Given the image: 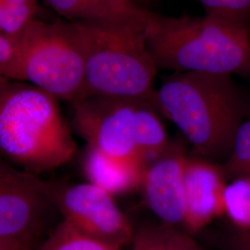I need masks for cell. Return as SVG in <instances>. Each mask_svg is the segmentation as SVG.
Returning <instances> with one entry per match:
<instances>
[{
	"mask_svg": "<svg viewBox=\"0 0 250 250\" xmlns=\"http://www.w3.org/2000/svg\"><path fill=\"white\" fill-rule=\"evenodd\" d=\"M9 3L18 4V5H33L37 4V0H6Z\"/></svg>",
	"mask_w": 250,
	"mask_h": 250,
	"instance_id": "23",
	"label": "cell"
},
{
	"mask_svg": "<svg viewBox=\"0 0 250 250\" xmlns=\"http://www.w3.org/2000/svg\"><path fill=\"white\" fill-rule=\"evenodd\" d=\"M83 166L88 183L113 197L141 186L144 167L138 161L113 158L87 146Z\"/></svg>",
	"mask_w": 250,
	"mask_h": 250,
	"instance_id": "11",
	"label": "cell"
},
{
	"mask_svg": "<svg viewBox=\"0 0 250 250\" xmlns=\"http://www.w3.org/2000/svg\"><path fill=\"white\" fill-rule=\"evenodd\" d=\"M147 45L158 70L250 76V32L206 14L155 13Z\"/></svg>",
	"mask_w": 250,
	"mask_h": 250,
	"instance_id": "4",
	"label": "cell"
},
{
	"mask_svg": "<svg viewBox=\"0 0 250 250\" xmlns=\"http://www.w3.org/2000/svg\"><path fill=\"white\" fill-rule=\"evenodd\" d=\"M38 4L18 5L0 0V34L18 35L35 19Z\"/></svg>",
	"mask_w": 250,
	"mask_h": 250,
	"instance_id": "20",
	"label": "cell"
},
{
	"mask_svg": "<svg viewBox=\"0 0 250 250\" xmlns=\"http://www.w3.org/2000/svg\"><path fill=\"white\" fill-rule=\"evenodd\" d=\"M76 149L59 99L31 83L0 78V151L7 162L38 175L71 161Z\"/></svg>",
	"mask_w": 250,
	"mask_h": 250,
	"instance_id": "3",
	"label": "cell"
},
{
	"mask_svg": "<svg viewBox=\"0 0 250 250\" xmlns=\"http://www.w3.org/2000/svg\"><path fill=\"white\" fill-rule=\"evenodd\" d=\"M131 246L132 250H204L189 232L163 223L141 225Z\"/></svg>",
	"mask_w": 250,
	"mask_h": 250,
	"instance_id": "14",
	"label": "cell"
},
{
	"mask_svg": "<svg viewBox=\"0 0 250 250\" xmlns=\"http://www.w3.org/2000/svg\"><path fill=\"white\" fill-rule=\"evenodd\" d=\"M63 20L71 22L128 20L149 25L155 12L139 9L132 0H45Z\"/></svg>",
	"mask_w": 250,
	"mask_h": 250,
	"instance_id": "12",
	"label": "cell"
},
{
	"mask_svg": "<svg viewBox=\"0 0 250 250\" xmlns=\"http://www.w3.org/2000/svg\"><path fill=\"white\" fill-rule=\"evenodd\" d=\"M72 23L84 58L83 99L131 100L147 104L160 113L154 86L158 68L147 45L150 24L128 20Z\"/></svg>",
	"mask_w": 250,
	"mask_h": 250,
	"instance_id": "2",
	"label": "cell"
},
{
	"mask_svg": "<svg viewBox=\"0 0 250 250\" xmlns=\"http://www.w3.org/2000/svg\"><path fill=\"white\" fill-rule=\"evenodd\" d=\"M225 250H250V228H235L227 239Z\"/></svg>",
	"mask_w": 250,
	"mask_h": 250,
	"instance_id": "21",
	"label": "cell"
},
{
	"mask_svg": "<svg viewBox=\"0 0 250 250\" xmlns=\"http://www.w3.org/2000/svg\"><path fill=\"white\" fill-rule=\"evenodd\" d=\"M23 83L74 103L83 98L84 58L75 25L35 19L22 33Z\"/></svg>",
	"mask_w": 250,
	"mask_h": 250,
	"instance_id": "5",
	"label": "cell"
},
{
	"mask_svg": "<svg viewBox=\"0 0 250 250\" xmlns=\"http://www.w3.org/2000/svg\"><path fill=\"white\" fill-rule=\"evenodd\" d=\"M225 216L235 228H250V177L232 179L227 184Z\"/></svg>",
	"mask_w": 250,
	"mask_h": 250,
	"instance_id": "16",
	"label": "cell"
},
{
	"mask_svg": "<svg viewBox=\"0 0 250 250\" xmlns=\"http://www.w3.org/2000/svg\"><path fill=\"white\" fill-rule=\"evenodd\" d=\"M227 176L219 163L188 155L185 168L184 229L196 232L225 215Z\"/></svg>",
	"mask_w": 250,
	"mask_h": 250,
	"instance_id": "10",
	"label": "cell"
},
{
	"mask_svg": "<svg viewBox=\"0 0 250 250\" xmlns=\"http://www.w3.org/2000/svg\"><path fill=\"white\" fill-rule=\"evenodd\" d=\"M157 1H159V0H152V4L155 3V2H157Z\"/></svg>",
	"mask_w": 250,
	"mask_h": 250,
	"instance_id": "24",
	"label": "cell"
},
{
	"mask_svg": "<svg viewBox=\"0 0 250 250\" xmlns=\"http://www.w3.org/2000/svg\"><path fill=\"white\" fill-rule=\"evenodd\" d=\"M25 172L28 181L79 232L124 249L134 240V227L113 196L91 183L45 181Z\"/></svg>",
	"mask_w": 250,
	"mask_h": 250,
	"instance_id": "6",
	"label": "cell"
},
{
	"mask_svg": "<svg viewBox=\"0 0 250 250\" xmlns=\"http://www.w3.org/2000/svg\"><path fill=\"white\" fill-rule=\"evenodd\" d=\"M39 250H123L79 232L62 221L45 239Z\"/></svg>",
	"mask_w": 250,
	"mask_h": 250,
	"instance_id": "15",
	"label": "cell"
},
{
	"mask_svg": "<svg viewBox=\"0 0 250 250\" xmlns=\"http://www.w3.org/2000/svg\"><path fill=\"white\" fill-rule=\"evenodd\" d=\"M206 15L250 32V0H199Z\"/></svg>",
	"mask_w": 250,
	"mask_h": 250,
	"instance_id": "17",
	"label": "cell"
},
{
	"mask_svg": "<svg viewBox=\"0 0 250 250\" xmlns=\"http://www.w3.org/2000/svg\"><path fill=\"white\" fill-rule=\"evenodd\" d=\"M185 144L170 141L167 149L144 167L141 188L148 208L161 223L184 228L186 219Z\"/></svg>",
	"mask_w": 250,
	"mask_h": 250,
	"instance_id": "9",
	"label": "cell"
},
{
	"mask_svg": "<svg viewBox=\"0 0 250 250\" xmlns=\"http://www.w3.org/2000/svg\"><path fill=\"white\" fill-rule=\"evenodd\" d=\"M160 115L147 104L139 103L136 107L134 142L143 167L165 151L171 141Z\"/></svg>",
	"mask_w": 250,
	"mask_h": 250,
	"instance_id": "13",
	"label": "cell"
},
{
	"mask_svg": "<svg viewBox=\"0 0 250 250\" xmlns=\"http://www.w3.org/2000/svg\"><path fill=\"white\" fill-rule=\"evenodd\" d=\"M139 9L149 10L148 8L152 5V0H132Z\"/></svg>",
	"mask_w": 250,
	"mask_h": 250,
	"instance_id": "22",
	"label": "cell"
},
{
	"mask_svg": "<svg viewBox=\"0 0 250 250\" xmlns=\"http://www.w3.org/2000/svg\"><path fill=\"white\" fill-rule=\"evenodd\" d=\"M22 33L18 35L0 34V74L1 77L8 80L23 82Z\"/></svg>",
	"mask_w": 250,
	"mask_h": 250,
	"instance_id": "18",
	"label": "cell"
},
{
	"mask_svg": "<svg viewBox=\"0 0 250 250\" xmlns=\"http://www.w3.org/2000/svg\"><path fill=\"white\" fill-rule=\"evenodd\" d=\"M139 103L125 99L84 98L72 105L73 130L87 146L107 156L141 163L134 142L135 111Z\"/></svg>",
	"mask_w": 250,
	"mask_h": 250,
	"instance_id": "8",
	"label": "cell"
},
{
	"mask_svg": "<svg viewBox=\"0 0 250 250\" xmlns=\"http://www.w3.org/2000/svg\"><path fill=\"white\" fill-rule=\"evenodd\" d=\"M51 208L23 170L1 161L0 250H39Z\"/></svg>",
	"mask_w": 250,
	"mask_h": 250,
	"instance_id": "7",
	"label": "cell"
},
{
	"mask_svg": "<svg viewBox=\"0 0 250 250\" xmlns=\"http://www.w3.org/2000/svg\"><path fill=\"white\" fill-rule=\"evenodd\" d=\"M157 94L161 116L178 127L196 155L219 164L227 160L239 127L250 118V99L232 75L173 72Z\"/></svg>",
	"mask_w": 250,
	"mask_h": 250,
	"instance_id": "1",
	"label": "cell"
},
{
	"mask_svg": "<svg viewBox=\"0 0 250 250\" xmlns=\"http://www.w3.org/2000/svg\"><path fill=\"white\" fill-rule=\"evenodd\" d=\"M222 166L227 177H250V118L239 127L230 155Z\"/></svg>",
	"mask_w": 250,
	"mask_h": 250,
	"instance_id": "19",
	"label": "cell"
}]
</instances>
